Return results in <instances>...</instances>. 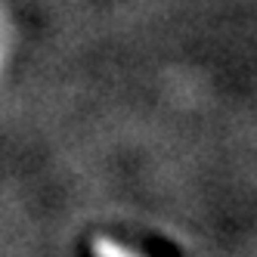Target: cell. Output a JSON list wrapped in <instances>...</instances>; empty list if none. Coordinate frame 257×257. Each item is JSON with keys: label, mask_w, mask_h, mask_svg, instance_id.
I'll return each mask as SVG.
<instances>
[{"label": "cell", "mask_w": 257, "mask_h": 257, "mask_svg": "<svg viewBox=\"0 0 257 257\" xmlns=\"http://www.w3.org/2000/svg\"><path fill=\"white\" fill-rule=\"evenodd\" d=\"M115 242L124 245V248H134L140 257H183V251L168 242L164 235H155V232H112Z\"/></svg>", "instance_id": "6da1fadb"}]
</instances>
